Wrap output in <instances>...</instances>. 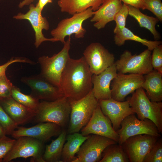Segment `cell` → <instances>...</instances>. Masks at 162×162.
<instances>
[{"label": "cell", "instance_id": "obj_1", "mask_svg": "<svg viewBox=\"0 0 162 162\" xmlns=\"http://www.w3.org/2000/svg\"><path fill=\"white\" fill-rule=\"evenodd\" d=\"M93 74L84 56L78 59L70 57L61 75L60 85L65 96L78 100L92 90Z\"/></svg>", "mask_w": 162, "mask_h": 162}, {"label": "cell", "instance_id": "obj_2", "mask_svg": "<svg viewBox=\"0 0 162 162\" xmlns=\"http://www.w3.org/2000/svg\"><path fill=\"white\" fill-rule=\"evenodd\" d=\"M71 107L68 98L64 96L54 101L42 100L39 102L36 114L32 120L35 123L50 122L63 129L68 128Z\"/></svg>", "mask_w": 162, "mask_h": 162}, {"label": "cell", "instance_id": "obj_3", "mask_svg": "<svg viewBox=\"0 0 162 162\" xmlns=\"http://www.w3.org/2000/svg\"><path fill=\"white\" fill-rule=\"evenodd\" d=\"M133 111L141 120L146 118L152 121L160 133H162V102L151 101L144 89L141 87L127 98Z\"/></svg>", "mask_w": 162, "mask_h": 162}, {"label": "cell", "instance_id": "obj_4", "mask_svg": "<svg viewBox=\"0 0 162 162\" xmlns=\"http://www.w3.org/2000/svg\"><path fill=\"white\" fill-rule=\"evenodd\" d=\"M71 107L68 134L77 133L87 124L98 104L92 90L78 100L68 99Z\"/></svg>", "mask_w": 162, "mask_h": 162}, {"label": "cell", "instance_id": "obj_5", "mask_svg": "<svg viewBox=\"0 0 162 162\" xmlns=\"http://www.w3.org/2000/svg\"><path fill=\"white\" fill-rule=\"evenodd\" d=\"M70 38L64 43L62 50L51 57L44 56L38 58L41 69L40 75L55 86L61 88L60 80L62 71L70 57Z\"/></svg>", "mask_w": 162, "mask_h": 162}, {"label": "cell", "instance_id": "obj_6", "mask_svg": "<svg viewBox=\"0 0 162 162\" xmlns=\"http://www.w3.org/2000/svg\"><path fill=\"white\" fill-rule=\"evenodd\" d=\"M44 143L30 137L20 136L16 140L12 148L2 162H9L17 158L31 157L30 162H45L43 158Z\"/></svg>", "mask_w": 162, "mask_h": 162}, {"label": "cell", "instance_id": "obj_7", "mask_svg": "<svg viewBox=\"0 0 162 162\" xmlns=\"http://www.w3.org/2000/svg\"><path fill=\"white\" fill-rule=\"evenodd\" d=\"M93 15L94 11L91 8L75 14L71 17L60 21L57 26L51 30L50 34L56 42L60 41L63 44L65 41L64 39L66 36H70L74 34L76 38H83L86 30L82 27V23Z\"/></svg>", "mask_w": 162, "mask_h": 162}, {"label": "cell", "instance_id": "obj_8", "mask_svg": "<svg viewBox=\"0 0 162 162\" xmlns=\"http://www.w3.org/2000/svg\"><path fill=\"white\" fill-rule=\"evenodd\" d=\"M151 51L148 49L138 55H133L125 50L115 62L118 73L145 75L153 69L151 62Z\"/></svg>", "mask_w": 162, "mask_h": 162}, {"label": "cell", "instance_id": "obj_9", "mask_svg": "<svg viewBox=\"0 0 162 162\" xmlns=\"http://www.w3.org/2000/svg\"><path fill=\"white\" fill-rule=\"evenodd\" d=\"M135 114L130 115L122 122L120 128L116 131L119 136L118 143L122 145L128 138L132 136L147 134L160 137V133L155 124L146 118L141 120Z\"/></svg>", "mask_w": 162, "mask_h": 162}, {"label": "cell", "instance_id": "obj_10", "mask_svg": "<svg viewBox=\"0 0 162 162\" xmlns=\"http://www.w3.org/2000/svg\"><path fill=\"white\" fill-rule=\"evenodd\" d=\"M117 143L106 137L89 135L80 146L73 162H99L105 149L110 145Z\"/></svg>", "mask_w": 162, "mask_h": 162}, {"label": "cell", "instance_id": "obj_11", "mask_svg": "<svg viewBox=\"0 0 162 162\" xmlns=\"http://www.w3.org/2000/svg\"><path fill=\"white\" fill-rule=\"evenodd\" d=\"M160 137L147 134L131 136L121 145L130 162H143Z\"/></svg>", "mask_w": 162, "mask_h": 162}, {"label": "cell", "instance_id": "obj_12", "mask_svg": "<svg viewBox=\"0 0 162 162\" xmlns=\"http://www.w3.org/2000/svg\"><path fill=\"white\" fill-rule=\"evenodd\" d=\"M83 54L93 74H100L115 62L113 54L98 42L88 45Z\"/></svg>", "mask_w": 162, "mask_h": 162}, {"label": "cell", "instance_id": "obj_13", "mask_svg": "<svg viewBox=\"0 0 162 162\" xmlns=\"http://www.w3.org/2000/svg\"><path fill=\"white\" fill-rule=\"evenodd\" d=\"M21 81L31 88L30 95L38 100L52 101L64 96L61 88L48 82L40 74L23 77Z\"/></svg>", "mask_w": 162, "mask_h": 162}, {"label": "cell", "instance_id": "obj_14", "mask_svg": "<svg viewBox=\"0 0 162 162\" xmlns=\"http://www.w3.org/2000/svg\"><path fill=\"white\" fill-rule=\"evenodd\" d=\"M144 80L143 75L117 73L112 81L111 98L118 101H124L127 95L142 87Z\"/></svg>", "mask_w": 162, "mask_h": 162}, {"label": "cell", "instance_id": "obj_15", "mask_svg": "<svg viewBox=\"0 0 162 162\" xmlns=\"http://www.w3.org/2000/svg\"><path fill=\"white\" fill-rule=\"evenodd\" d=\"M81 132L84 136L94 134L110 138L117 143L119 140L118 134L113 128L110 119L103 113L99 104L89 122Z\"/></svg>", "mask_w": 162, "mask_h": 162}, {"label": "cell", "instance_id": "obj_16", "mask_svg": "<svg viewBox=\"0 0 162 162\" xmlns=\"http://www.w3.org/2000/svg\"><path fill=\"white\" fill-rule=\"evenodd\" d=\"M29 5V10L27 12L18 13L14 16L13 18L17 20H26L30 22L34 32V44L36 48L45 41L56 42L53 38H47L43 34V30H48L50 25L47 19L42 16V11L36 5L35 6L32 3Z\"/></svg>", "mask_w": 162, "mask_h": 162}, {"label": "cell", "instance_id": "obj_17", "mask_svg": "<svg viewBox=\"0 0 162 162\" xmlns=\"http://www.w3.org/2000/svg\"><path fill=\"white\" fill-rule=\"evenodd\" d=\"M98 104L102 112L110 119L114 129L117 131L122 122L128 116L135 114L130 106L128 101H118L111 98L99 100Z\"/></svg>", "mask_w": 162, "mask_h": 162}, {"label": "cell", "instance_id": "obj_18", "mask_svg": "<svg viewBox=\"0 0 162 162\" xmlns=\"http://www.w3.org/2000/svg\"><path fill=\"white\" fill-rule=\"evenodd\" d=\"M63 129L61 126L54 123L42 122L29 128L18 126L11 135L15 139L22 136L30 137L44 143L53 136H58Z\"/></svg>", "mask_w": 162, "mask_h": 162}, {"label": "cell", "instance_id": "obj_19", "mask_svg": "<svg viewBox=\"0 0 162 162\" xmlns=\"http://www.w3.org/2000/svg\"><path fill=\"white\" fill-rule=\"evenodd\" d=\"M117 72L114 63L100 74L92 75V77L93 84L92 91L95 97L98 100L111 98L110 84L112 80L117 76Z\"/></svg>", "mask_w": 162, "mask_h": 162}, {"label": "cell", "instance_id": "obj_20", "mask_svg": "<svg viewBox=\"0 0 162 162\" xmlns=\"http://www.w3.org/2000/svg\"><path fill=\"white\" fill-rule=\"evenodd\" d=\"M0 104L18 125L32 121L36 114L35 111L18 103L11 97L0 100Z\"/></svg>", "mask_w": 162, "mask_h": 162}, {"label": "cell", "instance_id": "obj_21", "mask_svg": "<svg viewBox=\"0 0 162 162\" xmlns=\"http://www.w3.org/2000/svg\"><path fill=\"white\" fill-rule=\"evenodd\" d=\"M120 0H103L98 9L94 11L91 22H95L94 26L98 30L104 28L107 23L114 20L117 13L122 4Z\"/></svg>", "mask_w": 162, "mask_h": 162}, {"label": "cell", "instance_id": "obj_22", "mask_svg": "<svg viewBox=\"0 0 162 162\" xmlns=\"http://www.w3.org/2000/svg\"><path fill=\"white\" fill-rule=\"evenodd\" d=\"M144 76L142 88L146 91L149 99L153 102L162 100V74L153 70Z\"/></svg>", "mask_w": 162, "mask_h": 162}, {"label": "cell", "instance_id": "obj_23", "mask_svg": "<svg viewBox=\"0 0 162 162\" xmlns=\"http://www.w3.org/2000/svg\"><path fill=\"white\" fill-rule=\"evenodd\" d=\"M103 0H58L57 3L62 12L73 15L91 8L94 11L97 10Z\"/></svg>", "mask_w": 162, "mask_h": 162}, {"label": "cell", "instance_id": "obj_24", "mask_svg": "<svg viewBox=\"0 0 162 162\" xmlns=\"http://www.w3.org/2000/svg\"><path fill=\"white\" fill-rule=\"evenodd\" d=\"M89 136H84L78 132L67 135V142L64 145L63 148L61 162H73L76 158L75 154Z\"/></svg>", "mask_w": 162, "mask_h": 162}, {"label": "cell", "instance_id": "obj_25", "mask_svg": "<svg viewBox=\"0 0 162 162\" xmlns=\"http://www.w3.org/2000/svg\"><path fill=\"white\" fill-rule=\"evenodd\" d=\"M67 134V129H63L55 140L46 145L43 158L45 162H61V157L64 145Z\"/></svg>", "mask_w": 162, "mask_h": 162}, {"label": "cell", "instance_id": "obj_26", "mask_svg": "<svg viewBox=\"0 0 162 162\" xmlns=\"http://www.w3.org/2000/svg\"><path fill=\"white\" fill-rule=\"evenodd\" d=\"M127 5L128 14L136 20L140 27L145 28L149 30L155 40H157L159 39L160 35L155 28L156 24L159 21L158 19L143 14L139 8L129 5Z\"/></svg>", "mask_w": 162, "mask_h": 162}, {"label": "cell", "instance_id": "obj_27", "mask_svg": "<svg viewBox=\"0 0 162 162\" xmlns=\"http://www.w3.org/2000/svg\"><path fill=\"white\" fill-rule=\"evenodd\" d=\"M127 40H132L140 42L147 46L148 49L151 51L156 46L162 44V42L160 41H151L141 38L125 27L122 30L115 34L114 41L117 46H120L124 45Z\"/></svg>", "mask_w": 162, "mask_h": 162}, {"label": "cell", "instance_id": "obj_28", "mask_svg": "<svg viewBox=\"0 0 162 162\" xmlns=\"http://www.w3.org/2000/svg\"><path fill=\"white\" fill-rule=\"evenodd\" d=\"M117 143L107 147L103 152L99 162H129L122 145Z\"/></svg>", "mask_w": 162, "mask_h": 162}, {"label": "cell", "instance_id": "obj_29", "mask_svg": "<svg viewBox=\"0 0 162 162\" xmlns=\"http://www.w3.org/2000/svg\"><path fill=\"white\" fill-rule=\"evenodd\" d=\"M11 96L18 103L36 112L40 102L39 100L30 95H27L23 94L18 88L14 86H13L12 90Z\"/></svg>", "mask_w": 162, "mask_h": 162}, {"label": "cell", "instance_id": "obj_30", "mask_svg": "<svg viewBox=\"0 0 162 162\" xmlns=\"http://www.w3.org/2000/svg\"><path fill=\"white\" fill-rule=\"evenodd\" d=\"M0 125L6 135H10L18 125L12 120L0 104Z\"/></svg>", "mask_w": 162, "mask_h": 162}, {"label": "cell", "instance_id": "obj_31", "mask_svg": "<svg viewBox=\"0 0 162 162\" xmlns=\"http://www.w3.org/2000/svg\"><path fill=\"white\" fill-rule=\"evenodd\" d=\"M162 162V140L159 138L155 145L145 156L143 162Z\"/></svg>", "mask_w": 162, "mask_h": 162}, {"label": "cell", "instance_id": "obj_32", "mask_svg": "<svg viewBox=\"0 0 162 162\" xmlns=\"http://www.w3.org/2000/svg\"><path fill=\"white\" fill-rule=\"evenodd\" d=\"M128 13V5L124 3L115 16L114 21L116 25L113 30L114 34L122 30L125 27L126 20L129 15Z\"/></svg>", "mask_w": 162, "mask_h": 162}, {"label": "cell", "instance_id": "obj_33", "mask_svg": "<svg viewBox=\"0 0 162 162\" xmlns=\"http://www.w3.org/2000/svg\"><path fill=\"white\" fill-rule=\"evenodd\" d=\"M151 62L154 70L162 74V45L160 44L152 50Z\"/></svg>", "mask_w": 162, "mask_h": 162}, {"label": "cell", "instance_id": "obj_34", "mask_svg": "<svg viewBox=\"0 0 162 162\" xmlns=\"http://www.w3.org/2000/svg\"><path fill=\"white\" fill-rule=\"evenodd\" d=\"M145 9L153 13L159 21H162V3L161 0H144Z\"/></svg>", "mask_w": 162, "mask_h": 162}, {"label": "cell", "instance_id": "obj_35", "mask_svg": "<svg viewBox=\"0 0 162 162\" xmlns=\"http://www.w3.org/2000/svg\"><path fill=\"white\" fill-rule=\"evenodd\" d=\"M13 86L6 74L0 76V100L11 97Z\"/></svg>", "mask_w": 162, "mask_h": 162}, {"label": "cell", "instance_id": "obj_36", "mask_svg": "<svg viewBox=\"0 0 162 162\" xmlns=\"http://www.w3.org/2000/svg\"><path fill=\"white\" fill-rule=\"evenodd\" d=\"M16 140L12 139L6 136L0 139V162L10 150Z\"/></svg>", "mask_w": 162, "mask_h": 162}, {"label": "cell", "instance_id": "obj_37", "mask_svg": "<svg viewBox=\"0 0 162 162\" xmlns=\"http://www.w3.org/2000/svg\"><path fill=\"white\" fill-rule=\"evenodd\" d=\"M16 62L27 63L33 64V62L31 60L25 58L12 57L5 63L0 66V76L5 74V71L7 68L11 64Z\"/></svg>", "mask_w": 162, "mask_h": 162}, {"label": "cell", "instance_id": "obj_38", "mask_svg": "<svg viewBox=\"0 0 162 162\" xmlns=\"http://www.w3.org/2000/svg\"><path fill=\"white\" fill-rule=\"evenodd\" d=\"M123 2L124 4L129 5L134 7L145 9L144 0H120Z\"/></svg>", "mask_w": 162, "mask_h": 162}, {"label": "cell", "instance_id": "obj_39", "mask_svg": "<svg viewBox=\"0 0 162 162\" xmlns=\"http://www.w3.org/2000/svg\"><path fill=\"white\" fill-rule=\"evenodd\" d=\"M52 1L53 0H39L38 2L36 5L42 11L45 6L48 3H52Z\"/></svg>", "mask_w": 162, "mask_h": 162}, {"label": "cell", "instance_id": "obj_40", "mask_svg": "<svg viewBox=\"0 0 162 162\" xmlns=\"http://www.w3.org/2000/svg\"><path fill=\"white\" fill-rule=\"evenodd\" d=\"M35 0H23L18 5L19 7L22 8L25 5L30 4L33 2Z\"/></svg>", "mask_w": 162, "mask_h": 162}, {"label": "cell", "instance_id": "obj_41", "mask_svg": "<svg viewBox=\"0 0 162 162\" xmlns=\"http://www.w3.org/2000/svg\"><path fill=\"white\" fill-rule=\"evenodd\" d=\"M5 136H6V135L5 133V132L3 129L0 125V139L2 138Z\"/></svg>", "mask_w": 162, "mask_h": 162}, {"label": "cell", "instance_id": "obj_42", "mask_svg": "<svg viewBox=\"0 0 162 162\" xmlns=\"http://www.w3.org/2000/svg\"></svg>", "mask_w": 162, "mask_h": 162}]
</instances>
